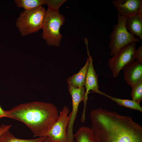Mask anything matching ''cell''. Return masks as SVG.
Returning <instances> with one entry per match:
<instances>
[{
    "instance_id": "cell-1",
    "label": "cell",
    "mask_w": 142,
    "mask_h": 142,
    "mask_svg": "<svg viewBox=\"0 0 142 142\" xmlns=\"http://www.w3.org/2000/svg\"><path fill=\"white\" fill-rule=\"evenodd\" d=\"M90 116L96 142H142V127L131 117L101 108Z\"/></svg>"
},
{
    "instance_id": "cell-2",
    "label": "cell",
    "mask_w": 142,
    "mask_h": 142,
    "mask_svg": "<svg viewBox=\"0 0 142 142\" xmlns=\"http://www.w3.org/2000/svg\"><path fill=\"white\" fill-rule=\"evenodd\" d=\"M7 111L9 118L24 123L34 137L44 136L51 129L59 116L55 105L40 102L23 103Z\"/></svg>"
},
{
    "instance_id": "cell-3",
    "label": "cell",
    "mask_w": 142,
    "mask_h": 142,
    "mask_svg": "<svg viewBox=\"0 0 142 142\" xmlns=\"http://www.w3.org/2000/svg\"><path fill=\"white\" fill-rule=\"evenodd\" d=\"M65 21L64 16L59 11L47 10L42 29V37L48 45L56 47L60 45L62 35L60 29Z\"/></svg>"
},
{
    "instance_id": "cell-4",
    "label": "cell",
    "mask_w": 142,
    "mask_h": 142,
    "mask_svg": "<svg viewBox=\"0 0 142 142\" xmlns=\"http://www.w3.org/2000/svg\"><path fill=\"white\" fill-rule=\"evenodd\" d=\"M46 12L42 6L23 11L17 19L16 24L21 36H26L42 29Z\"/></svg>"
},
{
    "instance_id": "cell-5",
    "label": "cell",
    "mask_w": 142,
    "mask_h": 142,
    "mask_svg": "<svg viewBox=\"0 0 142 142\" xmlns=\"http://www.w3.org/2000/svg\"><path fill=\"white\" fill-rule=\"evenodd\" d=\"M117 23L114 25L110 33L109 47L110 54L114 55L125 46L134 42H140L141 39L135 37L127 30L125 24L127 18L117 13Z\"/></svg>"
},
{
    "instance_id": "cell-6",
    "label": "cell",
    "mask_w": 142,
    "mask_h": 142,
    "mask_svg": "<svg viewBox=\"0 0 142 142\" xmlns=\"http://www.w3.org/2000/svg\"><path fill=\"white\" fill-rule=\"evenodd\" d=\"M136 43L134 42L125 46L108 60V66L114 78L125 66L135 60Z\"/></svg>"
},
{
    "instance_id": "cell-7",
    "label": "cell",
    "mask_w": 142,
    "mask_h": 142,
    "mask_svg": "<svg viewBox=\"0 0 142 142\" xmlns=\"http://www.w3.org/2000/svg\"><path fill=\"white\" fill-rule=\"evenodd\" d=\"M69 109L64 106L59 113L57 120L51 129L44 136L47 138L43 142H68L67 133L70 117Z\"/></svg>"
},
{
    "instance_id": "cell-8",
    "label": "cell",
    "mask_w": 142,
    "mask_h": 142,
    "mask_svg": "<svg viewBox=\"0 0 142 142\" xmlns=\"http://www.w3.org/2000/svg\"><path fill=\"white\" fill-rule=\"evenodd\" d=\"M69 92L72 100V110L70 113V117L68 124L67 133L68 142H75L74 140L73 127L78 110L79 105L83 101L85 92L84 87L76 88L68 85Z\"/></svg>"
},
{
    "instance_id": "cell-9",
    "label": "cell",
    "mask_w": 142,
    "mask_h": 142,
    "mask_svg": "<svg viewBox=\"0 0 142 142\" xmlns=\"http://www.w3.org/2000/svg\"><path fill=\"white\" fill-rule=\"evenodd\" d=\"M87 54L90 62L84 84L86 91L83 100L84 107L81 119V121L82 123H84L85 121L86 104L89 91L91 90L92 92L96 93L97 91L99 90L98 82V75L94 70L92 58L89 53Z\"/></svg>"
},
{
    "instance_id": "cell-10",
    "label": "cell",
    "mask_w": 142,
    "mask_h": 142,
    "mask_svg": "<svg viewBox=\"0 0 142 142\" xmlns=\"http://www.w3.org/2000/svg\"><path fill=\"white\" fill-rule=\"evenodd\" d=\"M111 3L122 16L128 18L137 14L142 0H115Z\"/></svg>"
},
{
    "instance_id": "cell-11",
    "label": "cell",
    "mask_w": 142,
    "mask_h": 142,
    "mask_svg": "<svg viewBox=\"0 0 142 142\" xmlns=\"http://www.w3.org/2000/svg\"><path fill=\"white\" fill-rule=\"evenodd\" d=\"M123 69L124 79L130 86L142 79V62L134 60L125 66Z\"/></svg>"
},
{
    "instance_id": "cell-12",
    "label": "cell",
    "mask_w": 142,
    "mask_h": 142,
    "mask_svg": "<svg viewBox=\"0 0 142 142\" xmlns=\"http://www.w3.org/2000/svg\"><path fill=\"white\" fill-rule=\"evenodd\" d=\"M89 62L88 57L85 65L79 72L67 78V81L68 85L76 88L83 87Z\"/></svg>"
},
{
    "instance_id": "cell-13",
    "label": "cell",
    "mask_w": 142,
    "mask_h": 142,
    "mask_svg": "<svg viewBox=\"0 0 142 142\" xmlns=\"http://www.w3.org/2000/svg\"><path fill=\"white\" fill-rule=\"evenodd\" d=\"M125 26L129 32L142 40V21L137 14L127 18Z\"/></svg>"
},
{
    "instance_id": "cell-14",
    "label": "cell",
    "mask_w": 142,
    "mask_h": 142,
    "mask_svg": "<svg viewBox=\"0 0 142 142\" xmlns=\"http://www.w3.org/2000/svg\"><path fill=\"white\" fill-rule=\"evenodd\" d=\"M104 96L116 103L118 105L130 109L142 111V108L139 103H138L132 100L119 99L111 96L99 90L96 93Z\"/></svg>"
},
{
    "instance_id": "cell-15",
    "label": "cell",
    "mask_w": 142,
    "mask_h": 142,
    "mask_svg": "<svg viewBox=\"0 0 142 142\" xmlns=\"http://www.w3.org/2000/svg\"><path fill=\"white\" fill-rule=\"evenodd\" d=\"M75 142H96L90 128L82 126L74 134Z\"/></svg>"
},
{
    "instance_id": "cell-16",
    "label": "cell",
    "mask_w": 142,
    "mask_h": 142,
    "mask_svg": "<svg viewBox=\"0 0 142 142\" xmlns=\"http://www.w3.org/2000/svg\"><path fill=\"white\" fill-rule=\"evenodd\" d=\"M46 138L43 136L33 139H18L16 138L9 130L0 136V142H43Z\"/></svg>"
},
{
    "instance_id": "cell-17",
    "label": "cell",
    "mask_w": 142,
    "mask_h": 142,
    "mask_svg": "<svg viewBox=\"0 0 142 142\" xmlns=\"http://www.w3.org/2000/svg\"><path fill=\"white\" fill-rule=\"evenodd\" d=\"M14 2L18 7H22L24 11L31 10L45 4L44 0H15Z\"/></svg>"
},
{
    "instance_id": "cell-18",
    "label": "cell",
    "mask_w": 142,
    "mask_h": 142,
    "mask_svg": "<svg viewBox=\"0 0 142 142\" xmlns=\"http://www.w3.org/2000/svg\"><path fill=\"white\" fill-rule=\"evenodd\" d=\"M131 87V96L132 100L140 103L142 100V79L135 83Z\"/></svg>"
},
{
    "instance_id": "cell-19",
    "label": "cell",
    "mask_w": 142,
    "mask_h": 142,
    "mask_svg": "<svg viewBox=\"0 0 142 142\" xmlns=\"http://www.w3.org/2000/svg\"><path fill=\"white\" fill-rule=\"evenodd\" d=\"M66 0H45V4H46L48 7V9L50 10L59 11V9L60 6Z\"/></svg>"
},
{
    "instance_id": "cell-20",
    "label": "cell",
    "mask_w": 142,
    "mask_h": 142,
    "mask_svg": "<svg viewBox=\"0 0 142 142\" xmlns=\"http://www.w3.org/2000/svg\"><path fill=\"white\" fill-rule=\"evenodd\" d=\"M134 57L135 60L137 61L142 62V45L136 49L135 52Z\"/></svg>"
},
{
    "instance_id": "cell-21",
    "label": "cell",
    "mask_w": 142,
    "mask_h": 142,
    "mask_svg": "<svg viewBox=\"0 0 142 142\" xmlns=\"http://www.w3.org/2000/svg\"><path fill=\"white\" fill-rule=\"evenodd\" d=\"M11 126V125L2 124L0 126V136L6 131L9 130Z\"/></svg>"
},
{
    "instance_id": "cell-22",
    "label": "cell",
    "mask_w": 142,
    "mask_h": 142,
    "mask_svg": "<svg viewBox=\"0 0 142 142\" xmlns=\"http://www.w3.org/2000/svg\"><path fill=\"white\" fill-rule=\"evenodd\" d=\"M3 117L9 118V116L7 111L4 110L0 106V119Z\"/></svg>"
},
{
    "instance_id": "cell-23",
    "label": "cell",
    "mask_w": 142,
    "mask_h": 142,
    "mask_svg": "<svg viewBox=\"0 0 142 142\" xmlns=\"http://www.w3.org/2000/svg\"><path fill=\"white\" fill-rule=\"evenodd\" d=\"M137 14L140 19L142 21V4L140 5L139 7Z\"/></svg>"
}]
</instances>
